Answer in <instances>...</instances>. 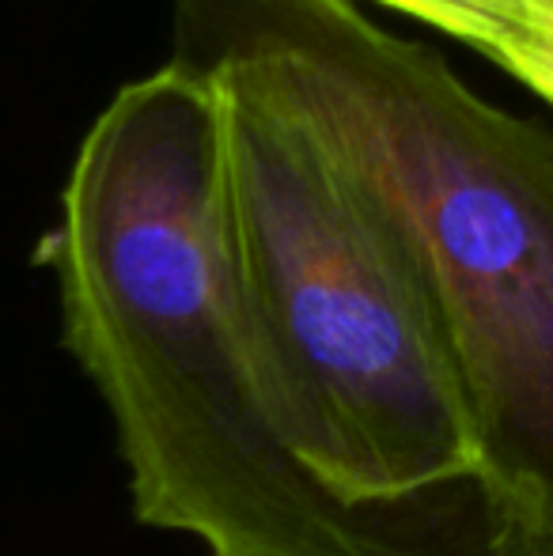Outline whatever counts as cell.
Masks as SVG:
<instances>
[{"mask_svg": "<svg viewBox=\"0 0 553 556\" xmlns=\"http://www.w3.org/2000/svg\"><path fill=\"white\" fill-rule=\"evenodd\" d=\"M175 58L277 106L399 242L481 477L553 556V137L356 0H175Z\"/></svg>", "mask_w": 553, "mask_h": 556, "instance_id": "cell-2", "label": "cell"}, {"mask_svg": "<svg viewBox=\"0 0 553 556\" xmlns=\"http://www.w3.org/2000/svg\"><path fill=\"white\" fill-rule=\"evenodd\" d=\"M470 42L527 80L553 58V0H379Z\"/></svg>", "mask_w": 553, "mask_h": 556, "instance_id": "cell-4", "label": "cell"}, {"mask_svg": "<svg viewBox=\"0 0 553 556\" xmlns=\"http://www.w3.org/2000/svg\"><path fill=\"white\" fill-rule=\"evenodd\" d=\"M221 88L239 307L296 454L364 507L493 489L436 315L387 224L303 125Z\"/></svg>", "mask_w": 553, "mask_h": 556, "instance_id": "cell-3", "label": "cell"}, {"mask_svg": "<svg viewBox=\"0 0 553 556\" xmlns=\"http://www.w3.org/2000/svg\"><path fill=\"white\" fill-rule=\"evenodd\" d=\"M527 88H535L539 96H546L550 103H553V58L542 68H535V73L527 76Z\"/></svg>", "mask_w": 553, "mask_h": 556, "instance_id": "cell-5", "label": "cell"}, {"mask_svg": "<svg viewBox=\"0 0 553 556\" xmlns=\"http://www.w3.org/2000/svg\"><path fill=\"white\" fill-rule=\"evenodd\" d=\"M50 257L65 344L114 417L140 522L209 556H531L493 489L364 507L296 454L239 307L209 73L171 58L106 103Z\"/></svg>", "mask_w": 553, "mask_h": 556, "instance_id": "cell-1", "label": "cell"}]
</instances>
